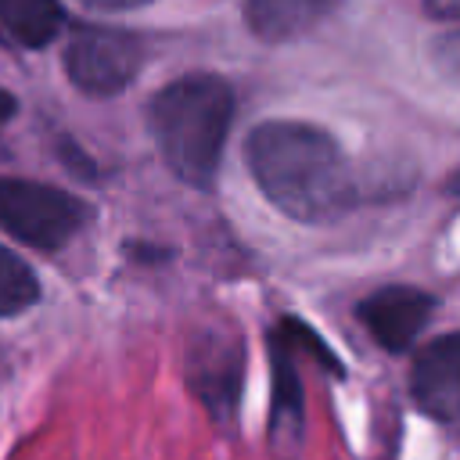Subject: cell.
Returning <instances> with one entry per match:
<instances>
[{
  "mask_svg": "<svg viewBox=\"0 0 460 460\" xmlns=\"http://www.w3.org/2000/svg\"><path fill=\"white\" fill-rule=\"evenodd\" d=\"M65 25L58 0H0V43L40 50Z\"/></svg>",
  "mask_w": 460,
  "mask_h": 460,
  "instance_id": "9c48e42d",
  "label": "cell"
},
{
  "mask_svg": "<svg viewBox=\"0 0 460 460\" xmlns=\"http://www.w3.org/2000/svg\"><path fill=\"white\" fill-rule=\"evenodd\" d=\"M410 388L424 413L438 420H460V331L420 349Z\"/></svg>",
  "mask_w": 460,
  "mask_h": 460,
  "instance_id": "52a82bcc",
  "label": "cell"
},
{
  "mask_svg": "<svg viewBox=\"0 0 460 460\" xmlns=\"http://www.w3.org/2000/svg\"><path fill=\"white\" fill-rule=\"evenodd\" d=\"M244 162L259 190L298 223L338 219L356 201L349 162L320 126L288 119L262 122L244 140Z\"/></svg>",
  "mask_w": 460,
  "mask_h": 460,
  "instance_id": "6da1fadb",
  "label": "cell"
},
{
  "mask_svg": "<svg viewBox=\"0 0 460 460\" xmlns=\"http://www.w3.org/2000/svg\"><path fill=\"white\" fill-rule=\"evenodd\" d=\"M435 313V298L420 288H406V284H392L381 288L374 295H367L356 309L359 323L370 331V338L388 349V352H402L417 341V334L428 327Z\"/></svg>",
  "mask_w": 460,
  "mask_h": 460,
  "instance_id": "5b68a950",
  "label": "cell"
},
{
  "mask_svg": "<svg viewBox=\"0 0 460 460\" xmlns=\"http://www.w3.org/2000/svg\"><path fill=\"white\" fill-rule=\"evenodd\" d=\"M323 7L327 0H244V22L259 40L284 43L305 32L323 14Z\"/></svg>",
  "mask_w": 460,
  "mask_h": 460,
  "instance_id": "30bf717a",
  "label": "cell"
},
{
  "mask_svg": "<svg viewBox=\"0 0 460 460\" xmlns=\"http://www.w3.org/2000/svg\"><path fill=\"white\" fill-rule=\"evenodd\" d=\"M270 367H273V406H270V449L280 460H291L302 446V385L291 359V341L280 327L270 334Z\"/></svg>",
  "mask_w": 460,
  "mask_h": 460,
  "instance_id": "ba28073f",
  "label": "cell"
},
{
  "mask_svg": "<svg viewBox=\"0 0 460 460\" xmlns=\"http://www.w3.org/2000/svg\"><path fill=\"white\" fill-rule=\"evenodd\" d=\"M449 190H453V194H460V169L453 172V180H449Z\"/></svg>",
  "mask_w": 460,
  "mask_h": 460,
  "instance_id": "ac0fdd59",
  "label": "cell"
},
{
  "mask_svg": "<svg viewBox=\"0 0 460 460\" xmlns=\"http://www.w3.org/2000/svg\"><path fill=\"white\" fill-rule=\"evenodd\" d=\"M140 68V43L133 32L108 25H79L65 47L68 79L90 97H111L133 83Z\"/></svg>",
  "mask_w": 460,
  "mask_h": 460,
  "instance_id": "277c9868",
  "label": "cell"
},
{
  "mask_svg": "<svg viewBox=\"0 0 460 460\" xmlns=\"http://www.w3.org/2000/svg\"><path fill=\"white\" fill-rule=\"evenodd\" d=\"M11 115H14V97L7 90H0V126H7Z\"/></svg>",
  "mask_w": 460,
  "mask_h": 460,
  "instance_id": "e0dca14e",
  "label": "cell"
},
{
  "mask_svg": "<svg viewBox=\"0 0 460 460\" xmlns=\"http://www.w3.org/2000/svg\"><path fill=\"white\" fill-rule=\"evenodd\" d=\"M241 370H244V356H241V341L237 338L201 334V341L190 345L187 381H190L194 395L212 410L216 420H230L234 417L237 392H241Z\"/></svg>",
  "mask_w": 460,
  "mask_h": 460,
  "instance_id": "8992f818",
  "label": "cell"
},
{
  "mask_svg": "<svg viewBox=\"0 0 460 460\" xmlns=\"http://www.w3.org/2000/svg\"><path fill=\"white\" fill-rule=\"evenodd\" d=\"M424 7L435 18H460V0H424Z\"/></svg>",
  "mask_w": 460,
  "mask_h": 460,
  "instance_id": "9a60e30c",
  "label": "cell"
},
{
  "mask_svg": "<svg viewBox=\"0 0 460 460\" xmlns=\"http://www.w3.org/2000/svg\"><path fill=\"white\" fill-rule=\"evenodd\" d=\"M280 331H284V334H288L295 345H302L305 352H313V356H316L323 367H331L334 374H341V363H338V356H334V352L323 345V338H316V334H313V331H309L302 320H295V316H284V320H280Z\"/></svg>",
  "mask_w": 460,
  "mask_h": 460,
  "instance_id": "7c38bea8",
  "label": "cell"
},
{
  "mask_svg": "<svg viewBox=\"0 0 460 460\" xmlns=\"http://www.w3.org/2000/svg\"><path fill=\"white\" fill-rule=\"evenodd\" d=\"M234 119V90L212 72H190L162 86L147 104V126L162 162L187 187H212Z\"/></svg>",
  "mask_w": 460,
  "mask_h": 460,
  "instance_id": "7a4b0ae2",
  "label": "cell"
},
{
  "mask_svg": "<svg viewBox=\"0 0 460 460\" xmlns=\"http://www.w3.org/2000/svg\"><path fill=\"white\" fill-rule=\"evenodd\" d=\"M435 68H438L449 83L460 86V29L449 32V36H442V40L435 43Z\"/></svg>",
  "mask_w": 460,
  "mask_h": 460,
  "instance_id": "4fadbf2b",
  "label": "cell"
},
{
  "mask_svg": "<svg viewBox=\"0 0 460 460\" xmlns=\"http://www.w3.org/2000/svg\"><path fill=\"white\" fill-rule=\"evenodd\" d=\"M86 216H90L86 205L68 190L0 176V230H7L14 241L29 248L40 252L65 248L79 234Z\"/></svg>",
  "mask_w": 460,
  "mask_h": 460,
  "instance_id": "3957f363",
  "label": "cell"
},
{
  "mask_svg": "<svg viewBox=\"0 0 460 460\" xmlns=\"http://www.w3.org/2000/svg\"><path fill=\"white\" fill-rule=\"evenodd\" d=\"M40 298V280L25 259L0 244V316H14Z\"/></svg>",
  "mask_w": 460,
  "mask_h": 460,
  "instance_id": "8fae6325",
  "label": "cell"
},
{
  "mask_svg": "<svg viewBox=\"0 0 460 460\" xmlns=\"http://www.w3.org/2000/svg\"><path fill=\"white\" fill-rule=\"evenodd\" d=\"M86 7H97V11H129V7H144L151 0H79Z\"/></svg>",
  "mask_w": 460,
  "mask_h": 460,
  "instance_id": "2e32d148",
  "label": "cell"
},
{
  "mask_svg": "<svg viewBox=\"0 0 460 460\" xmlns=\"http://www.w3.org/2000/svg\"><path fill=\"white\" fill-rule=\"evenodd\" d=\"M61 155H65V162L75 169V176H90V180H93V162H90V158H83L68 140L61 144Z\"/></svg>",
  "mask_w": 460,
  "mask_h": 460,
  "instance_id": "5bb4252c",
  "label": "cell"
}]
</instances>
